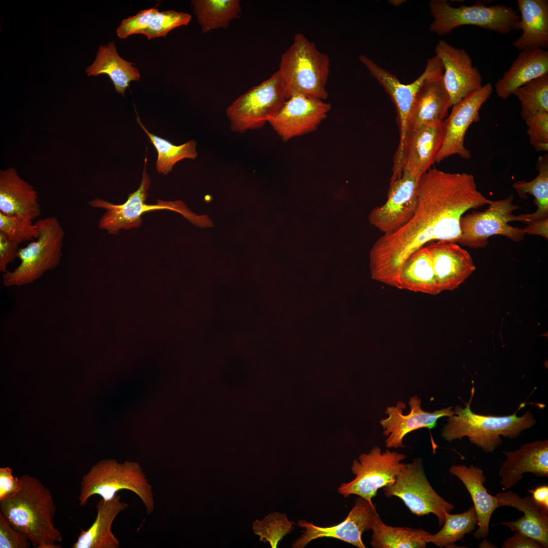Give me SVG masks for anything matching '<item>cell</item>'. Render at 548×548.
I'll return each instance as SVG.
<instances>
[{"instance_id": "obj_1", "label": "cell", "mask_w": 548, "mask_h": 548, "mask_svg": "<svg viewBox=\"0 0 548 548\" xmlns=\"http://www.w3.org/2000/svg\"><path fill=\"white\" fill-rule=\"evenodd\" d=\"M491 201L478 191L472 174L430 168L419 179L412 217L398 229L383 234L372 246V279L396 288L400 269L412 253L431 242L457 243L462 215Z\"/></svg>"}, {"instance_id": "obj_2", "label": "cell", "mask_w": 548, "mask_h": 548, "mask_svg": "<svg viewBox=\"0 0 548 548\" xmlns=\"http://www.w3.org/2000/svg\"><path fill=\"white\" fill-rule=\"evenodd\" d=\"M20 488L11 497L0 501L1 512L24 533L35 548H61L62 536L55 527L56 506L51 491L28 474L19 477Z\"/></svg>"}, {"instance_id": "obj_3", "label": "cell", "mask_w": 548, "mask_h": 548, "mask_svg": "<svg viewBox=\"0 0 548 548\" xmlns=\"http://www.w3.org/2000/svg\"><path fill=\"white\" fill-rule=\"evenodd\" d=\"M474 393L473 386L470 398L468 402H465V407L456 406L454 410L455 415L448 417L441 433L445 440L451 442L467 437L472 443L485 452L492 453L501 444V436L515 438L536 423V420L529 410L521 417L517 416L518 411L525 406L524 402L521 403L515 413L509 416H492L475 414L470 407Z\"/></svg>"}, {"instance_id": "obj_4", "label": "cell", "mask_w": 548, "mask_h": 548, "mask_svg": "<svg viewBox=\"0 0 548 548\" xmlns=\"http://www.w3.org/2000/svg\"><path fill=\"white\" fill-rule=\"evenodd\" d=\"M330 59L302 33L295 35L292 44L283 53L279 73L287 99L301 94L326 99Z\"/></svg>"}, {"instance_id": "obj_5", "label": "cell", "mask_w": 548, "mask_h": 548, "mask_svg": "<svg viewBox=\"0 0 548 548\" xmlns=\"http://www.w3.org/2000/svg\"><path fill=\"white\" fill-rule=\"evenodd\" d=\"M147 158L145 160L142 178L138 189L129 194L127 200L120 204H115L101 198H96L89 201L93 208L103 209L105 213L99 220L98 227L105 230L109 234H117L120 229L128 230L140 227L142 223V215L148 212L167 210L181 214L194 225L200 227L213 226L207 215H197L189 210L181 200L164 201L158 200L157 203L148 204L145 201L151 180L146 172Z\"/></svg>"}, {"instance_id": "obj_6", "label": "cell", "mask_w": 548, "mask_h": 548, "mask_svg": "<svg viewBox=\"0 0 548 548\" xmlns=\"http://www.w3.org/2000/svg\"><path fill=\"white\" fill-rule=\"evenodd\" d=\"M130 490L144 504L148 515L155 508L153 488L136 462L118 463L114 459L103 460L93 465L81 482L79 504L85 505L90 497L98 495L105 500L113 498L118 491Z\"/></svg>"}, {"instance_id": "obj_7", "label": "cell", "mask_w": 548, "mask_h": 548, "mask_svg": "<svg viewBox=\"0 0 548 548\" xmlns=\"http://www.w3.org/2000/svg\"><path fill=\"white\" fill-rule=\"evenodd\" d=\"M35 224L39 236L19 249V265L3 275V282L6 287L31 284L60 263L65 232L58 219L50 216L40 219Z\"/></svg>"}, {"instance_id": "obj_8", "label": "cell", "mask_w": 548, "mask_h": 548, "mask_svg": "<svg viewBox=\"0 0 548 548\" xmlns=\"http://www.w3.org/2000/svg\"><path fill=\"white\" fill-rule=\"evenodd\" d=\"M429 6L434 18L429 30L439 36L448 35L464 25H473L504 35L520 29L519 12L504 5L487 6L476 2L471 6L454 7L446 0H432Z\"/></svg>"}, {"instance_id": "obj_9", "label": "cell", "mask_w": 548, "mask_h": 548, "mask_svg": "<svg viewBox=\"0 0 548 548\" xmlns=\"http://www.w3.org/2000/svg\"><path fill=\"white\" fill-rule=\"evenodd\" d=\"M287 98L279 72L234 100L226 113L232 131L244 133L259 129L273 117Z\"/></svg>"}, {"instance_id": "obj_10", "label": "cell", "mask_w": 548, "mask_h": 548, "mask_svg": "<svg viewBox=\"0 0 548 548\" xmlns=\"http://www.w3.org/2000/svg\"><path fill=\"white\" fill-rule=\"evenodd\" d=\"M513 195L492 201L484 211H473L462 216L460 221L461 236L457 243L473 249L483 248L489 244L488 238L493 235H503L513 241L523 239V228L513 227L508 223L518 221L513 211L520 207L513 203Z\"/></svg>"}, {"instance_id": "obj_11", "label": "cell", "mask_w": 548, "mask_h": 548, "mask_svg": "<svg viewBox=\"0 0 548 548\" xmlns=\"http://www.w3.org/2000/svg\"><path fill=\"white\" fill-rule=\"evenodd\" d=\"M406 457L404 454L374 446L367 454H361L354 459L351 466L355 477L348 483H343L338 487V493L344 497L354 494L369 502L374 497L378 490L392 485L405 465L401 461Z\"/></svg>"}, {"instance_id": "obj_12", "label": "cell", "mask_w": 548, "mask_h": 548, "mask_svg": "<svg viewBox=\"0 0 548 548\" xmlns=\"http://www.w3.org/2000/svg\"><path fill=\"white\" fill-rule=\"evenodd\" d=\"M359 60L366 67L389 95L395 106L398 125L400 140L394 157L397 163L402 161L404 140L408 116L416 95L420 88L428 81L443 75V67L439 57L435 55L428 59L422 75L414 82L405 84L388 71L382 68L365 55L359 57Z\"/></svg>"}, {"instance_id": "obj_13", "label": "cell", "mask_w": 548, "mask_h": 548, "mask_svg": "<svg viewBox=\"0 0 548 548\" xmlns=\"http://www.w3.org/2000/svg\"><path fill=\"white\" fill-rule=\"evenodd\" d=\"M383 489L386 497L400 498L414 515L419 517L435 515L440 527L444 524L445 513L454 508V505L440 497L431 486L419 458L405 463L394 483Z\"/></svg>"}, {"instance_id": "obj_14", "label": "cell", "mask_w": 548, "mask_h": 548, "mask_svg": "<svg viewBox=\"0 0 548 548\" xmlns=\"http://www.w3.org/2000/svg\"><path fill=\"white\" fill-rule=\"evenodd\" d=\"M492 91V84L487 83L452 106L451 112L443 121V141L436 162L454 155L470 158V152L464 145L466 133L472 123L480 120V110Z\"/></svg>"}, {"instance_id": "obj_15", "label": "cell", "mask_w": 548, "mask_h": 548, "mask_svg": "<svg viewBox=\"0 0 548 548\" xmlns=\"http://www.w3.org/2000/svg\"><path fill=\"white\" fill-rule=\"evenodd\" d=\"M376 505L358 496L355 505L346 519L339 524L328 527L316 526L305 520L298 521L297 525L305 530L292 544L293 548L304 547L312 540L323 537L336 538L358 548H365L362 535L371 529L372 520L376 513Z\"/></svg>"}, {"instance_id": "obj_16", "label": "cell", "mask_w": 548, "mask_h": 548, "mask_svg": "<svg viewBox=\"0 0 548 548\" xmlns=\"http://www.w3.org/2000/svg\"><path fill=\"white\" fill-rule=\"evenodd\" d=\"M420 178L403 172L399 178L390 182L387 199L384 204L374 208L370 212V223L386 234L398 229L407 222L416 209Z\"/></svg>"}, {"instance_id": "obj_17", "label": "cell", "mask_w": 548, "mask_h": 548, "mask_svg": "<svg viewBox=\"0 0 548 548\" xmlns=\"http://www.w3.org/2000/svg\"><path fill=\"white\" fill-rule=\"evenodd\" d=\"M331 106L323 100L301 94L287 99L268 122L283 141L315 130Z\"/></svg>"}, {"instance_id": "obj_18", "label": "cell", "mask_w": 548, "mask_h": 548, "mask_svg": "<svg viewBox=\"0 0 548 548\" xmlns=\"http://www.w3.org/2000/svg\"><path fill=\"white\" fill-rule=\"evenodd\" d=\"M421 404V399L414 395L408 401L410 410L407 414H403L406 404L401 401L395 406L386 407L385 413L388 417L382 419L380 423L384 429L383 434L388 437L385 441L387 448H405L403 439L408 433L422 428L432 429L436 426L439 418L455 415L451 406L430 413L422 409Z\"/></svg>"}, {"instance_id": "obj_19", "label": "cell", "mask_w": 548, "mask_h": 548, "mask_svg": "<svg viewBox=\"0 0 548 548\" xmlns=\"http://www.w3.org/2000/svg\"><path fill=\"white\" fill-rule=\"evenodd\" d=\"M435 50L443 67V82L452 106L483 86L482 75L465 50L440 40Z\"/></svg>"}, {"instance_id": "obj_20", "label": "cell", "mask_w": 548, "mask_h": 548, "mask_svg": "<svg viewBox=\"0 0 548 548\" xmlns=\"http://www.w3.org/2000/svg\"><path fill=\"white\" fill-rule=\"evenodd\" d=\"M425 246L430 252L435 276L442 291L456 289L475 269L470 254L456 242L434 241Z\"/></svg>"}, {"instance_id": "obj_21", "label": "cell", "mask_w": 548, "mask_h": 548, "mask_svg": "<svg viewBox=\"0 0 548 548\" xmlns=\"http://www.w3.org/2000/svg\"><path fill=\"white\" fill-rule=\"evenodd\" d=\"M443 137V122L423 125L407 132L403 145L402 173L407 172L420 178L435 162Z\"/></svg>"}, {"instance_id": "obj_22", "label": "cell", "mask_w": 548, "mask_h": 548, "mask_svg": "<svg viewBox=\"0 0 548 548\" xmlns=\"http://www.w3.org/2000/svg\"><path fill=\"white\" fill-rule=\"evenodd\" d=\"M506 460L499 471L500 483L506 489L516 485L524 473L537 477H548V440H537L522 444L515 451H503Z\"/></svg>"}, {"instance_id": "obj_23", "label": "cell", "mask_w": 548, "mask_h": 548, "mask_svg": "<svg viewBox=\"0 0 548 548\" xmlns=\"http://www.w3.org/2000/svg\"><path fill=\"white\" fill-rule=\"evenodd\" d=\"M442 76L428 81L418 91L408 116L406 134L423 125L440 124L447 117L452 105Z\"/></svg>"}, {"instance_id": "obj_24", "label": "cell", "mask_w": 548, "mask_h": 548, "mask_svg": "<svg viewBox=\"0 0 548 548\" xmlns=\"http://www.w3.org/2000/svg\"><path fill=\"white\" fill-rule=\"evenodd\" d=\"M449 472L460 480L472 500L478 526L473 536L477 539L486 538L489 535L491 518L498 506L496 496L490 494L484 485L486 477L483 470L473 464L469 467L454 465L450 467Z\"/></svg>"}, {"instance_id": "obj_25", "label": "cell", "mask_w": 548, "mask_h": 548, "mask_svg": "<svg viewBox=\"0 0 548 548\" xmlns=\"http://www.w3.org/2000/svg\"><path fill=\"white\" fill-rule=\"evenodd\" d=\"M0 212L28 216L33 220L41 213L37 191L12 167L0 172Z\"/></svg>"}, {"instance_id": "obj_26", "label": "cell", "mask_w": 548, "mask_h": 548, "mask_svg": "<svg viewBox=\"0 0 548 548\" xmlns=\"http://www.w3.org/2000/svg\"><path fill=\"white\" fill-rule=\"evenodd\" d=\"M548 74V51L543 49L521 51L509 68L495 84L497 96L507 99L518 88Z\"/></svg>"}, {"instance_id": "obj_27", "label": "cell", "mask_w": 548, "mask_h": 548, "mask_svg": "<svg viewBox=\"0 0 548 548\" xmlns=\"http://www.w3.org/2000/svg\"><path fill=\"white\" fill-rule=\"evenodd\" d=\"M128 506L116 495L105 500L102 498L97 502V516L92 525L82 530L72 548H118L120 541L111 531V527L117 515Z\"/></svg>"}, {"instance_id": "obj_28", "label": "cell", "mask_w": 548, "mask_h": 548, "mask_svg": "<svg viewBox=\"0 0 548 548\" xmlns=\"http://www.w3.org/2000/svg\"><path fill=\"white\" fill-rule=\"evenodd\" d=\"M521 36L512 46L521 50L548 47V1L518 0Z\"/></svg>"}, {"instance_id": "obj_29", "label": "cell", "mask_w": 548, "mask_h": 548, "mask_svg": "<svg viewBox=\"0 0 548 548\" xmlns=\"http://www.w3.org/2000/svg\"><path fill=\"white\" fill-rule=\"evenodd\" d=\"M85 71L88 76L107 75L116 92L123 96L130 82L138 81L141 79L139 71L134 63L119 55L114 41L98 47L94 61Z\"/></svg>"}, {"instance_id": "obj_30", "label": "cell", "mask_w": 548, "mask_h": 548, "mask_svg": "<svg viewBox=\"0 0 548 548\" xmlns=\"http://www.w3.org/2000/svg\"><path fill=\"white\" fill-rule=\"evenodd\" d=\"M396 288L430 295L442 291L426 246L416 250L405 261L399 273Z\"/></svg>"}, {"instance_id": "obj_31", "label": "cell", "mask_w": 548, "mask_h": 548, "mask_svg": "<svg viewBox=\"0 0 548 548\" xmlns=\"http://www.w3.org/2000/svg\"><path fill=\"white\" fill-rule=\"evenodd\" d=\"M370 545L373 548H424L430 533L423 529L386 525L376 512L372 520Z\"/></svg>"}, {"instance_id": "obj_32", "label": "cell", "mask_w": 548, "mask_h": 548, "mask_svg": "<svg viewBox=\"0 0 548 548\" xmlns=\"http://www.w3.org/2000/svg\"><path fill=\"white\" fill-rule=\"evenodd\" d=\"M538 175L530 181L519 180L512 184L513 188L522 198H526L527 194L534 197L537 206L536 211L531 214L517 216L518 221L528 224L530 222L548 219V155L547 153L539 156L536 164Z\"/></svg>"}, {"instance_id": "obj_33", "label": "cell", "mask_w": 548, "mask_h": 548, "mask_svg": "<svg viewBox=\"0 0 548 548\" xmlns=\"http://www.w3.org/2000/svg\"><path fill=\"white\" fill-rule=\"evenodd\" d=\"M191 4L204 33L227 28L242 11L239 0H192Z\"/></svg>"}, {"instance_id": "obj_34", "label": "cell", "mask_w": 548, "mask_h": 548, "mask_svg": "<svg viewBox=\"0 0 548 548\" xmlns=\"http://www.w3.org/2000/svg\"><path fill=\"white\" fill-rule=\"evenodd\" d=\"M477 524V518L473 506L461 513L446 512L442 528L435 534H430L427 542L433 543L440 548L456 547L455 543L474 530Z\"/></svg>"}, {"instance_id": "obj_35", "label": "cell", "mask_w": 548, "mask_h": 548, "mask_svg": "<svg viewBox=\"0 0 548 548\" xmlns=\"http://www.w3.org/2000/svg\"><path fill=\"white\" fill-rule=\"evenodd\" d=\"M136 121L150 139V142L156 149L158 157L156 163L157 172L167 175L172 171L174 165L184 159H195L197 156L196 142L188 141L180 145H175L168 141L161 138L149 132L143 125L139 117Z\"/></svg>"}, {"instance_id": "obj_36", "label": "cell", "mask_w": 548, "mask_h": 548, "mask_svg": "<svg viewBox=\"0 0 548 548\" xmlns=\"http://www.w3.org/2000/svg\"><path fill=\"white\" fill-rule=\"evenodd\" d=\"M513 94L520 101L524 120L537 112H548V74L517 88Z\"/></svg>"}, {"instance_id": "obj_37", "label": "cell", "mask_w": 548, "mask_h": 548, "mask_svg": "<svg viewBox=\"0 0 548 548\" xmlns=\"http://www.w3.org/2000/svg\"><path fill=\"white\" fill-rule=\"evenodd\" d=\"M295 524L285 513L273 512L261 521H254L253 529L260 541L268 542L272 548H276L279 541L294 529Z\"/></svg>"}, {"instance_id": "obj_38", "label": "cell", "mask_w": 548, "mask_h": 548, "mask_svg": "<svg viewBox=\"0 0 548 548\" xmlns=\"http://www.w3.org/2000/svg\"><path fill=\"white\" fill-rule=\"evenodd\" d=\"M33 220L28 216L6 215L0 212V232L19 245L32 242L39 236Z\"/></svg>"}, {"instance_id": "obj_39", "label": "cell", "mask_w": 548, "mask_h": 548, "mask_svg": "<svg viewBox=\"0 0 548 548\" xmlns=\"http://www.w3.org/2000/svg\"><path fill=\"white\" fill-rule=\"evenodd\" d=\"M191 16L187 13L173 10L158 12L155 15L150 25L141 34L148 40L165 37L173 29L187 25Z\"/></svg>"}, {"instance_id": "obj_40", "label": "cell", "mask_w": 548, "mask_h": 548, "mask_svg": "<svg viewBox=\"0 0 548 548\" xmlns=\"http://www.w3.org/2000/svg\"><path fill=\"white\" fill-rule=\"evenodd\" d=\"M501 524L509 527L512 531H519L538 542L543 547H548V521L524 514V516L515 521L503 522Z\"/></svg>"}, {"instance_id": "obj_41", "label": "cell", "mask_w": 548, "mask_h": 548, "mask_svg": "<svg viewBox=\"0 0 548 548\" xmlns=\"http://www.w3.org/2000/svg\"><path fill=\"white\" fill-rule=\"evenodd\" d=\"M530 144L537 152L548 151V112L539 111L525 119Z\"/></svg>"}, {"instance_id": "obj_42", "label": "cell", "mask_w": 548, "mask_h": 548, "mask_svg": "<svg viewBox=\"0 0 548 548\" xmlns=\"http://www.w3.org/2000/svg\"><path fill=\"white\" fill-rule=\"evenodd\" d=\"M496 496L498 507L504 506L512 507L524 514H529L539 519L548 521V512L540 507L532 496L521 498L511 491L498 493Z\"/></svg>"}, {"instance_id": "obj_43", "label": "cell", "mask_w": 548, "mask_h": 548, "mask_svg": "<svg viewBox=\"0 0 548 548\" xmlns=\"http://www.w3.org/2000/svg\"><path fill=\"white\" fill-rule=\"evenodd\" d=\"M158 9L152 8L140 11L135 15L124 19L117 28V36L125 39L134 34H141L151 24Z\"/></svg>"}, {"instance_id": "obj_44", "label": "cell", "mask_w": 548, "mask_h": 548, "mask_svg": "<svg viewBox=\"0 0 548 548\" xmlns=\"http://www.w3.org/2000/svg\"><path fill=\"white\" fill-rule=\"evenodd\" d=\"M30 542L24 533L16 529L0 512L1 548H28Z\"/></svg>"}, {"instance_id": "obj_45", "label": "cell", "mask_w": 548, "mask_h": 548, "mask_svg": "<svg viewBox=\"0 0 548 548\" xmlns=\"http://www.w3.org/2000/svg\"><path fill=\"white\" fill-rule=\"evenodd\" d=\"M20 488L19 477L12 475V469L9 467L0 468V501L6 500L15 494Z\"/></svg>"}, {"instance_id": "obj_46", "label": "cell", "mask_w": 548, "mask_h": 548, "mask_svg": "<svg viewBox=\"0 0 548 548\" xmlns=\"http://www.w3.org/2000/svg\"><path fill=\"white\" fill-rule=\"evenodd\" d=\"M17 243L9 239L0 232V271L5 273L9 264L16 258L20 249Z\"/></svg>"}, {"instance_id": "obj_47", "label": "cell", "mask_w": 548, "mask_h": 548, "mask_svg": "<svg viewBox=\"0 0 548 548\" xmlns=\"http://www.w3.org/2000/svg\"><path fill=\"white\" fill-rule=\"evenodd\" d=\"M511 537L506 539L502 544V548H542L538 542L528 537L519 531Z\"/></svg>"}, {"instance_id": "obj_48", "label": "cell", "mask_w": 548, "mask_h": 548, "mask_svg": "<svg viewBox=\"0 0 548 548\" xmlns=\"http://www.w3.org/2000/svg\"><path fill=\"white\" fill-rule=\"evenodd\" d=\"M526 234L538 235L548 239V219L530 222L523 228Z\"/></svg>"}, {"instance_id": "obj_49", "label": "cell", "mask_w": 548, "mask_h": 548, "mask_svg": "<svg viewBox=\"0 0 548 548\" xmlns=\"http://www.w3.org/2000/svg\"><path fill=\"white\" fill-rule=\"evenodd\" d=\"M528 491L532 493V497L537 504L548 512V486H541Z\"/></svg>"}, {"instance_id": "obj_50", "label": "cell", "mask_w": 548, "mask_h": 548, "mask_svg": "<svg viewBox=\"0 0 548 548\" xmlns=\"http://www.w3.org/2000/svg\"><path fill=\"white\" fill-rule=\"evenodd\" d=\"M480 547H497V546L493 544L488 541L486 538H484V540L481 542L479 545Z\"/></svg>"}, {"instance_id": "obj_51", "label": "cell", "mask_w": 548, "mask_h": 548, "mask_svg": "<svg viewBox=\"0 0 548 548\" xmlns=\"http://www.w3.org/2000/svg\"><path fill=\"white\" fill-rule=\"evenodd\" d=\"M389 2H390L389 3H391V4H392L393 5L398 6H399L402 3H403L404 1H402V0H400H400H395L394 1H394H390Z\"/></svg>"}]
</instances>
